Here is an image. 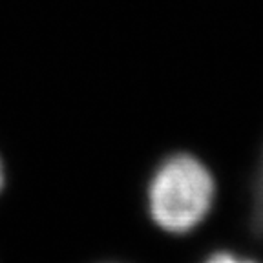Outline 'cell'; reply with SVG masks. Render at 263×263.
<instances>
[{"instance_id":"6da1fadb","label":"cell","mask_w":263,"mask_h":263,"mask_svg":"<svg viewBox=\"0 0 263 263\" xmlns=\"http://www.w3.org/2000/svg\"><path fill=\"white\" fill-rule=\"evenodd\" d=\"M218 181L199 156L177 150L159 159L144 186L148 218L170 236H189L212 214Z\"/></svg>"},{"instance_id":"7a4b0ae2","label":"cell","mask_w":263,"mask_h":263,"mask_svg":"<svg viewBox=\"0 0 263 263\" xmlns=\"http://www.w3.org/2000/svg\"><path fill=\"white\" fill-rule=\"evenodd\" d=\"M263 245V144L256 159L247 196V252Z\"/></svg>"},{"instance_id":"3957f363","label":"cell","mask_w":263,"mask_h":263,"mask_svg":"<svg viewBox=\"0 0 263 263\" xmlns=\"http://www.w3.org/2000/svg\"><path fill=\"white\" fill-rule=\"evenodd\" d=\"M199 263H261V261L256 256L247 254V252H239L236 249H229V247H219V249L210 251Z\"/></svg>"},{"instance_id":"277c9868","label":"cell","mask_w":263,"mask_h":263,"mask_svg":"<svg viewBox=\"0 0 263 263\" xmlns=\"http://www.w3.org/2000/svg\"><path fill=\"white\" fill-rule=\"evenodd\" d=\"M4 186H6V164H4L2 156H0V194H2Z\"/></svg>"},{"instance_id":"5b68a950","label":"cell","mask_w":263,"mask_h":263,"mask_svg":"<svg viewBox=\"0 0 263 263\" xmlns=\"http://www.w3.org/2000/svg\"><path fill=\"white\" fill-rule=\"evenodd\" d=\"M101 263H123V261H101Z\"/></svg>"}]
</instances>
